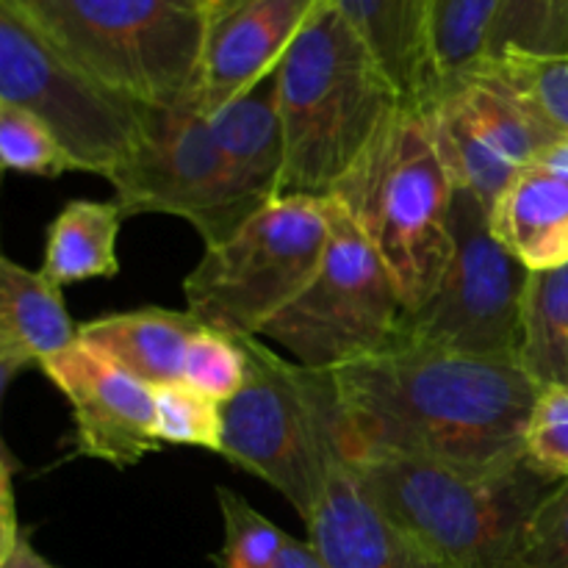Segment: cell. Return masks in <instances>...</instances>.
<instances>
[{
	"mask_svg": "<svg viewBox=\"0 0 568 568\" xmlns=\"http://www.w3.org/2000/svg\"><path fill=\"white\" fill-rule=\"evenodd\" d=\"M344 458L499 469L525 458L541 388L519 361L397 342L333 372Z\"/></svg>",
	"mask_w": 568,
	"mask_h": 568,
	"instance_id": "obj_1",
	"label": "cell"
},
{
	"mask_svg": "<svg viewBox=\"0 0 568 568\" xmlns=\"http://www.w3.org/2000/svg\"><path fill=\"white\" fill-rule=\"evenodd\" d=\"M286 136L283 194L325 200L408 100L333 0H322L277 64Z\"/></svg>",
	"mask_w": 568,
	"mask_h": 568,
	"instance_id": "obj_2",
	"label": "cell"
},
{
	"mask_svg": "<svg viewBox=\"0 0 568 568\" xmlns=\"http://www.w3.org/2000/svg\"><path fill=\"white\" fill-rule=\"evenodd\" d=\"M361 494L442 568H519L525 525L558 486L527 458L458 469L414 458H349Z\"/></svg>",
	"mask_w": 568,
	"mask_h": 568,
	"instance_id": "obj_3",
	"label": "cell"
},
{
	"mask_svg": "<svg viewBox=\"0 0 568 568\" xmlns=\"http://www.w3.org/2000/svg\"><path fill=\"white\" fill-rule=\"evenodd\" d=\"M327 197L338 200L366 233L405 311L427 303L455 253V181L422 105H399Z\"/></svg>",
	"mask_w": 568,
	"mask_h": 568,
	"instance_id": "obj_4",
	"label": "cell"
},
{
	"mask_svg": "<svg viewBox=\"0 0 568 568\" xmlns=\"http://www.w3.org/2000/svg\"><path fill=\"white\" fill-rule=\"evenodd\" d=\"M236 342L247 355V381L222 403L220 455L275 488L305 525L344 460L333 372L281 358L258 336Z\"/></svg>",
	"mask_w": 568,
	"mask_h": 568,
	"instance_id": "obj_5",
	"label": "cell"
},
{
	"mask_svg": "<svg viewBox=\"0 0 568 568\" xmlns=\"http://www.w3.org/2000/svg\"><path fill=\"white\" fill-rule=\"evenodd\" d=\"M20 9L105 92L148 109L194 103L209 0H26Z\"/></svg>",
	"mask_w": 568,
	"mask_h": 568,
	"instance_id": "obj_6",
	"label": "cell"
},
{
	"mask_svg": "<svg viewBox=\"0 0 568 568\" xmlns=\"http://www.w3.org/2000/svg\"><path fill=\"white\" fill-rule=\"evenodd\" d=\"M325 200L283 194L255 211L227 242L205 247L183 281L186 311L231 338L261 336L316 275L325 255Z\"/></svg>",
	"mask_w": 568,
	"mask_h": 568,
	"instance_id": "obj_7",
	"label": "cell"
},
{
	"mask_svg": "<svg viewBox=\"0 0 568 568\" xmlns=\"http://www.w3.org/2000/svg\"><path fill=\"white\" fill-rule=\"evenodd\" d=\"M325 205L331 233L320 270L261 336L308 369L336 372L397 344L408 311L358 222L338 200Z\"/></svg>",
	"mask_w": 568,
	"mask_h": 568,
	"instance_id": "obj_8",
	"label": "cell"
},
{
	"mask_svg": "<svg viewBox=\"0 0 568 568\" xmlns=\"http://www.w3.org/2000/svg\"><path fill=\"white\" fill-rule=\"evenodd\" d=\"M453 242L442 283L405 314L399 342L519 361L530 270L499 242L486 205L460 186L453 197Z\"/></svg>",
	"mask_w": 568,
	"mask_h": 568,
	"instance_id": "obj_9",
	"label": "cell"
},
{
	"mask_svg": "<svg viewBox=\"0 0 568 568\" xmlns=\"http://www.w3.org/2000/svg\"><path fill=\"white\" fill-rule=\"evenodd\" d=\"M0 103L42 116L81 172L100 178L128 159L148 131V105L89 81L9 0H0Z\"/></svg>",
	"mask_w": 568,
	"mask_h": 568,
	"instance_id": "obj_10",
	"label": "cell"
},
{
	"mask_svg": "<svg viewBox=\"0 0 568 568\" xmlns=\"http://www.w3.org/2000/svg\"><path fill=\"white\" fill-rule=\"evenodd\" d=\"M128 216L170 214L186 220L205 247L227 242L258 205L239 189L211 122L194 103L148 109L139 148L105 175Z\"/></svg>",
	"mask_w": 568,
	"mask_h": 568,
	"instance_id": "obj_11",
	"label": "cell"
},
{
	"mask_svg": "<svg viewBox=\"0 0 568 568\" xmlns=\"http://www.w3.org/2000/svg\"><path fill=\"white\" fill-rule=\"evenodd\" d=\"M422 111L455 186L475 194L488 214L516 175L558 142L486 59L444 87Z\"/></svg>",
	"mask_w": 568,
	"mask_h": 568,
	"instance_id": "obj_12",
	"label": "cell"
},
{
	"mask_svg": "<svg viewBox=\"0 0 568 568\" xmlns=\"http://www.w3.org/2000/svg\"><path fill=\"white\" fill-rule=\"evenodd\" d=\"M39 369L70 403L78 455L114 469H131L159 453L155 388L144 386L81 338L48 355Z\"/></svg>",
	"mask_w": 568,
	"mask_h": 568,
	"instance_id": "obj_13",
	"label": "cell"
},
{
	"mask_svg": "<svg viewBox=\"0 0 568 568\" xmlns=\"http://www.w3.org/2000/svg\"><path fill=\"white\" fill-rule=\"evenodd\" d=\"M322 0H209L194 109L205 116L253 92L277 64Z\"/></svg>",
	"mask_w": 568,
	"mask_h": 568,
	"instance_id": "obj_14",
	"label": "cell"
},
{
	"mask_svg": "<svg viewBox=\"0 0 568 568\" xmlns=\"http://www.w3.org/2000/svg\"><path fill=\"white\" fill-rule=\"evenodd\" d=\"M305 530L331 568H442L361 494L347 458Z\"/></svg>",
	"mask_w": 568,
	"mask_h": 568,
	"instance_id": "obj_15",
	"label": "cell"
},
{
	"mask_svg": "<svg viewBox=\"0 0 568 568\" xmlns=\"http://www.w3.org/2000/svg\"><path fill=\"white\" fill-rule=\"evenodd\" d=\"M200 327L189 311L139 308L83 322L78 325V338L144 386L161 388L183 381L189 342Z\"/></svg>",
	"mask_w": 568,
	"mask_h": 568,
	"instance_id": "obj_16",
	"label": "cell"
},
{
	"mask_svg": "<svg viewBox=\"0 0 568 568\" xmlns=\"http://www.w3.org/2000/svg\"><path fill=\"white\" fill-rule=\"evenodd\" d=\"M209 122L239 189L258 205L283 197L286 136L277 111L275 81L266 78L253 92L209 114Z\"/></svg>",
	"mask_w": 568,
	"mask_h": 568,
	"instance_id": "obj_17",
	"label": "cell"
},
{
	"mask_svg": "<svg viewBox=\"0 0 568 568\" xmlns=\"http://www.w3.org/2000/svg\"><path fill=\"white\" fill-rule=\"evenodd\" d=\"M499 242L530 272L568 264V178L532 161L491 209Z\"/></svg>",
	"mask_w": 568,
	"mask_h": 568,
	"instance_id": "obj_18",
	"label": "cell"
},
{
	"mask_svg": "<svg viewBox=\"0 0 568 568\" xmlns=\"http://www.w3.org/2000/svg\"><path fill=\"white\" fill-rule=\"evenodd\" d=\"M408 103L433 89L427 0H333Z\"/></svg>",
	"mask_w": 568,
	"mask_h": 568,
	"instance_id": "obj_19",
	"label": "cell"
},
{
	"mask_svg": "<svg viewBox=\"0 0 568 568\" xmlns=\"http://www.w3.org/2000/svg\"><path fill=\"white\" fill-rule=\"evenodd\" d=\"M125 214L114 200H72L55 214L48 227L42 275L55 288L92 277H114L116 236Z\"/></svg>",
	"mask_w": 568,
	"mask_h": 568,
	"instance_id": "obj_20",
	"label": "cell"
},
{
	"mask_svg": "<svg viewBox=\"0 0 568 568\" xmlns=\"http://www.w3.org/2000/svg\"><path fill=\"white\" fill-rule=\"evenodd\" d=\"M78 338L61 288L0 253V342L22 349L37 364Z\"/></svg>",
	"mask_w": 568,
	"mask_h": 568,
	"instance_id": "obj_21",
	"label": "cell"
},
{
	"mask_svg": "<svg viewBox=\"0 0 568 568\" xmlns=\"http://www.w3.org/2000/svg\"><path fill=\"white\" fill-rule=\"evenodd\" d=\"M519 364L538 388L568 386V264L530 272Z\"/></svg>",
	"mask_w": 568,
	"mask_h": 568,
	"instance_id": "obj_22",
	"label": "cell"
},
{
	"mask_svg": "<svg viewBox=\"0 0 568 568\" xmlns=\"http://www.w3.org/2000/svg\"><path fill=\"white\" fill-rule=\"evenodd\" d=\"M497 9L499 0H427L433 89L425 103L486 59Z\"/></svg>",
	"mask_w": 568,
	"mask_h": 568,
	"instance_id": "obj_23",
	"label": "cell"
},
{
	"mask_svg": "<svg viewBox=\"0 0 568 568\" xmlns=\"http://www.w3.org/2000/svg\"><path fill=\"white\" fill-rule=\"evenodd\" d=\"M505 53L568 55V0H499L486 59Z\"/></svg>",
	"mask_w": 568,
	"mask_h": 568,
	"instance_id": "obj_24",
	"label": "cell"
},
{
	"mask_svg": "<svg viewBox=\"0 0 568 568\" xmlns=\"http://www.w3.org/2000/svg\"><path fill=\"white\" fill-rule=\"evenodd\" d=\"M486 61L549 133L568 136V55L505 53Z\"/></svg>",
	"mask_w": 568,
	"mask_h": 568,
	"instance_id": "obj_25",
	"label": "cell"
},
{
	"mask_svg": "<svg viewBox=\"0 0 568 568\" xmlns=\"http://www.w3.org/2000/svg\"><path fill=\"white\" fill-rule=\"evenodd\" d=\"M0 172L61 178L64 172H81V166L42 116L0 103Z\"/></svg>",
	"mask_w": 568,
	"mask_h": 568,
	"instance_id": "obj_26",
	"label": "cell"
},
{
	"mask_svg": "<svg viewBox=\"0 0 568 568\" xmlns=\"http://www.w3.org/2000/svg\"><path fill=\"white\" fill-rule=\"evenodd\" d=\"M216 503L225 525V544L214 555L216 568H272L288 541L275 521L253 508L247 499L231 488H216Z\"/></svg>",
	"mask_w": 568,
	"mask_h": 568,
	"instance_id": "obj_27",
	"label": "cell"
},
{
	"mask_svg": "<svg viewBox=\"0 0 568 568\" xmlns=\"http://www.w3.org/2000/svg\"><path fill=\"white\" fill-rule=\"evenodd\" d=\"M155 436L161 444L222 453V403L186 381L155 388Z\"/></svg>",
	"mask_w": 568,
	"mask_h": 568,
	"instance_id": "obj_28",
	"label": "cell"
},
{
	"mask_svg": "<svg viewBox=\"0 0 568 568\" xmlns=\"http://www.w3.org/2000/svg\"><path fill=\"white\" fill-rule=\"evenodd\" d=\"M183 381L197 392L227 403L247 381V355L236 338L211 327H200L189 342Z\"/></svg>",
	"mask_w": 568,
	"mask_h": 568,
	"instance_id": "obj_29",
	"label": "cell"
},
{
	"mask_svg": "<svg viewBox=\"0 0 568 568\" xmlns=\"http://www.w3.org/2000/svg\"><path fill=\"white\" fill-rule=\"evenodd\" d=\"M525 458L549 480H568V386L538 392L527 419Z\"/></svg>",
	"mask_w": 568,
	"mask_h": 568,
	"instance_id": "obj_30",
	"label": "cell"
},
{
	"mask_svg": "<svg viewBox=\"0 0 568 568\" xmlns=\"http://www.w3.org/2000/svg\"><path fill=\"white\" fill-rule=\"evenodd\" d=\"M519 568H568V480L558 483L527 519Z\"/></svg>",
	"mask_w": 568,
	"mask_h": 568,
	"instance_id": "obj_31",
	"label": "cell"
},
{
	"mask_svg": "<svg viewBox=\"0 0 568 568\" xmlns=\"http://www.w3.org/2000/svg\"><path fill=\"white\" fill-rule=\"evenodd\" d=\"M17 464L0 458V566L14 549L17 538H20V525H17V505H14V486H11V475H14Z\"/></svg>",
	"mask_w": 568,
	"mask_h": 568,
	"instance_id": "obj_32",
	"label": "cell"
},
{
	"mask_svg": "<svg viewBox=\"0 0 568 568\" xmlns=\"http://www.w3.org/2000/svg\"><path fill=\"white\" fill-rule=\"evenodd\" d=\"M31 366H39L31 355L22 353V349H17V347H11V344L0 342V403H3V394H6V388L11 386V381H14L20 372L31 369ZM0 458L17 464L14 455H11L9 447H6L3 436H0Z\"/></svg>",
	"mask_w": 568,
	"mask_h": 568,
	"instance_id": "obj_33",
	"label": "cell"
},
{
	"mask_svg": "<svg viewBox=\"0 0 568 568\" xmlns=\"http://www.w3.org/2000/svg\"><path fill=\"white\" fill-rule=\"evenodd\" d=\"M272 568H331L325 564V558L320 555V549L308 541V538H292L288 536L286 547H283L281 558L275 560Z\"/></svg>",
	"mask_w": 568,
	"mask_h": 568,
	"instance_id": "obj_34",
	"label": "cell"
},
{
	"mask_svg": "<svg viewBox=\"0 0 568 568\" xmlns=\"http://www.w3.org/2000/svg\"><path fill=\"white\" fill-rule=\"evenodd\" d=\"M0 568H55V566L37 552V547H33L31 538H28L26 532H20L14 549H11V555L6 558V564Z\"/></svg>",
	"mask_w": 568,
	"mask_h": 568,
	"instance_id": "obj_35",
	"label": "cell"
},
{
	"mask_svg": "<svg viewBox=\"0 0 568 568\" xmlns=\"http://www.w3.org/2000/svg\"><path fill=\"white\" fill-rule=\"evenodd\" d=\"M538 164H544L547 170L558 172V175L568 178V136L558 139V142L549 144L541 155H538Z\"/></svg>",
	"mask_w": 568,
	"mask_h": 568,
	"instance_id": "obj_36",
	"label": "cell"
},
{
	"mask_svg": "<svg viewBox=\"0 0 568 568\" xmlns=\"http://www.w3.org/2000/svg\"><path fill=\"white\" fill-rule=\"evenodd\" d=\"M9 3H14V6H20V3H26V0H9Z\"/></svg>",
	"mask_w": 568,
	"mask_h": 568,
	"instance_id": "obj_37",
	"label": "cell"
}]
</instances>
